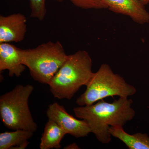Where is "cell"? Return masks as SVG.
<instances>
[{
	"label": "cell",
	"instance_id": "obj_14",
	"mask_svg": "<svg viewBox=\"0 0 149 149\" xmlns=\"http://www.w3.org/2000/svg\"><path fill=\"white\" fill-rule=\"evenodd\" d=\"M31 10L30 17L42 21L45 17L47 10L46 8L47 0H29Z\"/></svg>",
	"mask_w": 149,
	"mask_h": 149
},
{
	"label": "cell",
	"instance_id": "obj_12",
	"mask_svg": "<svg viewBox=\"0 0 149 149\" xmlns=\"http://www.w3.org/2000/svg\"><path fill=\"white\" fill-rule=\"evenodd\" d=\"M33 134L31 131L20 129L0 133V149H12L28 141Z\"/></svg>",
	"mask_w": 149,
	"mask_h": 149
},
{
	"label": "cell",
	"instance_id": "obj_15",
	"mask_svg": "<svg viewBox=\"0 0 149 149\" xmlns=\"http://www.w3.org/2000/svg\"><path fill=\"white\" fill-rule=\"evenodd\" d=\"M29 143L28 141H25L19 146L13 147L12 149H24L26 148L27 146L29 145Z\"/></svg>",
	"mask_w": 149,
	"mask_h": 149
},
{
	"label": "cell",
	"instance_id": "obj_16",
	"mask_svg": "<svg viewBox=\"0 0 149 149\" xmlns=\"http://www.w3.org/2000/svg\"><path fill=\"white\" fill-rule=\"evenodd\" d=\"M64 149H80L79 146L75 143L70 144L64 147Z\"/></svg>",
	"mask_w": 149,
	"mask_h": 149
},
{
	"label": "cell",
	"instance_id": "obj_6",
	"mask_svg": "<svg viewBox=\"0 0 149 149\" xmlns=\"http://www.w3.org/2000/svg\"><path fill=\"white\" fill-rule=\"evenodd\" d=\"M47 115L50 120L56 123L66 132L75 138H83L91 133L88 123L76 119L69 114L63 106L57 102L48 107Z\"/></svg>",
	"mask_w": 149,
	"mask_h": 149
},
{
	"label": "cell",
	"instance_id": "obj_10",
	"mask_svg": "<svg viewBox=\"0 0 149 149\" xmlns=\"http://www.w3.org/2000/svg\"><path fill=\"white\" fill-rule=\"evenodd\" d=\"M111 136L123 142L129 149H149V137L146 134L138 133L130 134L122 127H110Z\"/></svg>",
	"mask_w": 149,
	"mask_h": 149
},
{
	"label": "cell",
	"instance_id": "obj_17",
	"mask_svg": "<svg viewBox=\"0 0 149 149\" xmlns=\"http://www.w3.org/2000/svg\"><path fill=\"white\" fill-rule=\"evenodd\" d=\"M144 5L148 4L149 3V0H140Z\"/></svg>",
	"mask_w": 149,
	"mask_h": 149
},
{
	"label": "cell",
	"instance_id": "obj_3",
	"mask_svg": "<svg viewBox=\"0 0 149 149\" xmlns=\"http://www.w3.org/2000/svg\"><path fill=\"white\" fill-rule=\"evenodd\" d=\"M22 64L29 68L30 75L35 81L49 84L66 60V54L59 41H49L33 49L19 48Z\"/></svg>",
	"mask_w": 149,
	"mask_h": 149
},
{
	"label": "cell",
	"instance_id": "obj_9",
	"mask_svg": "<svg viewBox=\"0 0 149 149\" xmlns=\"http://www.w3.org/2000/svg\"><path fill=\"white\" fill-rule=\"evenodd\" d=\"M26 67L22 64L19 48L9 43H0V71H8L10 77L21 76Z\"/></svg>",
	"mask_w": 149,
	"mask_h": 149
},
{
	"label": "cell",
	"instance_id": "obj_5",
	"mask_svg": "<svg viewBox=\"0 0 149 149\" xmlns=\"http://www.w3.org/2000/svg\"><path fill=\"white\" fill-rule=\"evenodd\" d=\"M34 90L32 85H19L0 97V117L6 128L35 132L38 126L29 110L28 100Z\"/></svg>",
	"mask_w": 149,
	"mask_h": 149
},
{
	"label": "cell",
	"instance_id": "obj_8",
	"mask_svg": "<svg viewBox=\"0 0 149 149\" xmlns=\"http://www.w3.org/2000/svg\"><path fill=\"white\" fill-rule=\"evenodd\" d=\"M108 8L116 13L129 16L140 24L149 22V13L140 0H103Z\"/></svg>",
	"mask_w": 149,
	"mask_h": 149
},
{
	"label": "cell",
	"instance_id": "obj_4",
	"mask_svg": "<svg viewBox=\"0 0 149 149\" xmlns=\"http://www.w3.org/2000/svg\"><path fill=\"white\" fill-rule=\"evenodd\" d=\"M86 86V91L76 100V103L80 106L93 104L109 97L128 98L136 92L134 86L115 73L106 63L102 64L97 72H94Z\"/></svg>",
	"mask_w": 149,
	"mask_h": 149
},
{
	"label": "cell",
	"instance_id": "obj_7",
	"mask_svg": "<svg viewBox=\"0 0 149 149\" xmlns=\"http://www.w3.org/2000/svg\"><path fill=\"white\" fill-rule=\"evenodd\" d=\"M27 19L20 13L0 15V43L19 42L25 38Z\"/></svg>",
	"mask_w": 149,
	"mask_h": 149
},
{
	"label": "cell",
	"instance_id": "obj_2",
	"mask_svg": "<svg viewBox=\"0 0 149 149\" xmlns=\"http://www.w3.org/2000/svg\"><path fill=\"white\" fill-rule=\"evenodd\" d=\"M93 61L85 50H80L68 55L58 72L48 85L54 97L70 100L80 87L89 83L94 72Z\"/></svg>",
	"mask_w": 149,
	"mask_h": 149
},
{
	"label": "cell",
	"instance_id": "obj_13",
	"mask_svg": "<svg viewBox=\"0 0 149 149\" xmlns=\"http://www.w3.org/2000/svg\"><path fill=\"white\" fill-rule=\"evenodd\" d=\"M61 3L65 0H54ZM74 6L83 9H102L108 8L103 0H69Z\"/></svg>",
	"mask_w": 149,
	"mask_h": 149
},
{
	"label": "cell",
	"instance_id": "obj_11",
	"mask_svg": "<svg viewBox=\"0 0 149 149\" xmlns=\"http://www.w3.org/2000/svg\"><path fill=\"white\" fill-rule=\"evenodd\" d=\"M66 134V132L56 123L49 119L41 138L40 148H61V142Z\"/></svg>",
	"mask_w": 149,
	"mask_h": 149
},
{
	"label": "cell",
	"instance_id": "obj_1",
	"mask_svg": "<svg viewBox=\"0 0 149 149\" xmlns=\"http://www.w3.org/2000/svg\"><path fill=\"white\" fill-rule=\"evenodd\" d=\"M133 101L127 97H119L112 103L103 100L97 103L74 107L73 111L77 118L88 123L96 138L103 144H108L111 140L110 127H123L136 115L132 108Z\"/></svg>",
	"mask_w": 149,
	"mask_h": 149
}]
</instances>
